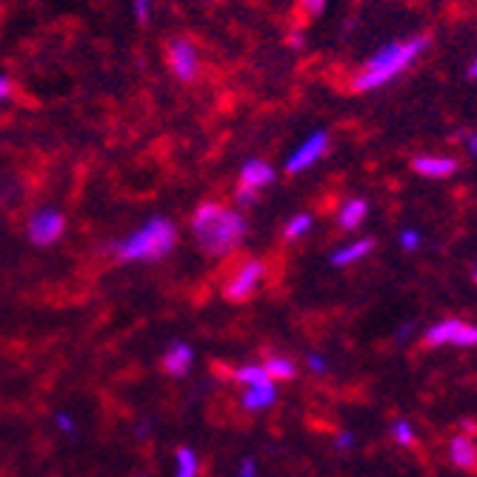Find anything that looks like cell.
Returning a JSON list of instances; mask_svg holds the SVG:
<instances>
[{
    "instance_id": "20",
    "label": "cell",
    "mask_w": 477,
    "mask_h": 477,
    "mask_svg": "<svg viewBox=\"0 0 477 477\" xmlns=\"http://www.w3.org/2000/svg\"><path fill=\"white\" fill-rule=\"evenodd\" d=\"M389 432L394 437V443H401V446H412L414 443V426L409 421H394Z\"/></svg>"
},
{
    "instance_id": "32",
    "label": "cell",
    "mask_w": 477,
    "mask_h": 477,
    "mask_svg": "<svg viewBox=\"0 0 477 477\" xmlns=\"http://www.w3.org/2000/svg\"><path fill=\"white\" fill-rule=\"evenodd\" d=\"M409 332H412V326H401V329H397V341H406Z\"/></svg>"
},
{
    "instance_id": "3",
    "label": "cell",
    "mask_w": 477,
    "mask_h": 477,
    "mask_svg": "<svg viewBox=\"0 0 477 477\" xmlns=\"http://www.w3.org/2000/svg\"><path fill=\"white\" fill-rule=\"evenodd\" d=\"M177 246V229L166 217H152L141 229L126 234L124 241H117L112 252L126 263H149L169 257Z\"/></svg>"
},
{
    "instance_id": "17",
    "label": "cell",
    "mask_w": 477,
    "mask_h": 477,
    "mask_svg": "<svg viewBox=\"0 0 477 477\" xmlns=\"http://www.w3.org/2000/svg\"><path fill=\"white\" fill-rule=\"evenodd\" d=\"M234 381L241 383L243 389L246 386H257V383H266V381H272V377L266 374V369L261 366V363H246V366H241L234 372Z\"/></svg>"
},
{
    "instance_id": "14",
    "label": "cell",
    "mask_w": 477,
    "mask_h": 477,
    "mask_svg": "<svg viewBox=\"0 0 477 477\" xmlns=\"http://www.w3.org/2000/svg\"><path fill=\"white\" fill-rule=\"evenodd\" d=\"M449 457L457 469H474L477 466V443L466 434H454L449 441Z\"/></svg>"
},
{
    "instance_id": "28",
    "label": "cell",
    "mask_w": 477,
    "mask_h": 477,
    "mask_svg": "<svg viewBox=\"0 0 477 477\" xmlns=\"http://www.w3.org/2000/svg\"><path fill=\"white\" fill-rule=\"evenodd\" d=\"M237 477H257V466L252 457H246V461L241 463V472H237Z\"/></svg>"
},
{
    "instance_id": "29",
    "label": "cell",
    "mask_w": 477,
    "mask_h": 477,
    "mask_svg": "<svg viewBox=\"0 0 477 477\" xmlns=\"http://www.w3.org/2000/svg\"><path fill=\"white\" fill-rule=\"evenodd\" d=\"M463 144H466V152H469L472 157H477V132H469V134L463 137Z\"/></svg>"
},
{
    "instance_id": "15",
    "label": "cell",
    "mask_w": 477,
    "mask_h": 477,
    "mask_svg": "<svg viewBox=\"0 0 477 477\" xmlns=\"http://www.w3.org/2000/svg\"><path fill=\"white\" fill-rule=\"evenodd\" d=\"M192 361H194V352L189 343H172L164 354V369L172 377H184L192 369Z\"/></svg>"
},
{
    "instance_id": "9",
    "label": "cell",
    "mask_w": 477,
    "mask_h": 477,
    "mask_svg": "<svg viewBox=\"0 0 477 477\" xmlns=\"http://www.w3.org/2000/svg\"><path fill=\"white\" fill-rule=\"evenodd\" d=\"M412 169L423 177H434V181H443L457 172V161L449 154H421L412 161Z\"/></svg>"
},
{
    "instance_id": "6",
    "label": "cell",
    "mask_w": 477,
    "mask_h": 477,
    "mask_svg": "<svg viewBox=\"0 0 477 477\" xmlns=\"http://www.w3.org/2000/svg\"><path fill=\"white\" fill-rule=\"evenodd\" d=\"M64 229H66V217L57 209H37L26 224V234L35 246H52L57 237L64 234Z\"/></svg>"
},
{
    "instance_id": "13",
    "label": "cell",
    "mask_w": 477,
    "mask_h": 477,
    "mask_svg": "<svg viewBox=\"0 0 477 477\" xmlns=\"http://www.w3.org/2000/svg\"><path fill=\"white\" fill-rule=\"evenodd\" d=\"M366 217H369V204L363 201V197H349V201L341 206V212H337V226H341L343 232H354V229H361Z\"/></svg>"
},
{
    "instance_id": "33",
    "label": "cell",
    "mask_w": 477,
    "mask_h": 477,
    "mask_svg": "<svg viewBox=\"0 0 477 477\" xmlns=\"http://www.w3.org/2000/svg\"><path fill=\"white\" fill-rule=\"evenodd\" d=\"M134 432H137V437H146V432H149V423H141V426H134Z\"/></svg>"
},
{
    "instance_id": "24",
    "label": "cell",
    "mask_w": 477,
    "mask_h": 477,
    "mask_svg": "<svg viewBox=\"0 0 477 477\" xmlns=\"http://www.w3.org/2000/svg\"><path fill=\"white\" fill-rule=\"evenodd\" d=\"M306 366L312 369V372H317V374H323L329 366H326V357L323 354H317V352H312V354H306Z\"/></svg>"
},
{
    "instance_id": "1",
    "label": "cell",
    "mask_w": 477,
    "mask_h": 477,
    "mask_svg": "<svg viewBox=\"0 0 477 477\" xmlns=\"http://www.w3.org/2000/svg\"><path fill=\"white\" fill-rule=\"evenodd\" d=\"M249 224L241 209L221 204H204L192 214V234L197 246L212 257H224L246 241Z\"/></svg>"
},
{
    "instance_id": "21",
    "label": "cell",
    "mask_w": 477,
    "mask_h": 477,
    "mask_svg": "<svg viewBox=\"0 0 477 477\" xmlns=\"http://www.w3.org/2000/svg\"><path fill=\"white\" fill-rule=\"evenodd\" d=\"M397 243H401L403 252H414V249H421L423 237H421V232H417V229H403L401 237H397Z\"/></svg>"
},
{
    "instance_id": "16",
    "label": "cell",
    "mask_w": 477,
    "mask_h": 477,
    "mask_svg": "<svg viewBox=\"0 0 477 477\" xmlns=\"http://www.w3.org/2000/svg\"><path fill=\"white\" fill-rule=\"evenodd\" d=\"M263 369L274 383L277 381H292V377L297 374V366L289 361V357H281V354H272L269 361L263 363Z\"/></svg>"
},
{
    "instance_id": "5",
    "label": "cell",
    "mask_w": 477,
    "mask_h": 477,
    "mask_svg": "<svg viewBox=\"0 0 477 477\" xmlns=\"http://www.w3.org/2000/svg\"><path fill=\"white\" fill-rule=\"evenodd\" d=\"M263 274H266V266L261 261H246L234 269V274L226 281L224 286V294L229 297V301L241 303L246 301V297H252L257 292V286L263 283Z\"/></svg>"
},
{
    "instance_id": "25",
    "label": "cell",
    "mask_w": 477,
    "mask_h": 477,
    "mask_svg": "<svg viewBox=\"0 0 477 477\" xmlns=\"http://www.w3.org/2000/svg\"><path fill=\"white\" fill-rule=\"evenodd\" d=\"M132 6H134V17L141 24L149 21V9H152V0H132Z\"/></svg>"
},
{
    "instance_id": "23",
    "label": "cell",
    "mask_w": 477,
    "mask_h": 477,
    "mask_svg": "<svg viewBox=\"0 0 477 477\" xmlns=\"http://www.w3.org/2000/svg\"><path fill=\"white\" fill-rule=\"evenodd\" d=\"M55 426L61 429L64 434H72V432H75V417H72L69 412H57V414H55Z\"/></svg>"
},
{
    "instance_id": "11",
    "label": "cell",
    "mask_w": 477,
    "mask_h": 477,
    "mask_svg": "<svg viewBox=\"0 0 477 477\" xmlns=\"http://www.w3.org/2000/svg\"><path fill=\"white\" fill-rule=\"evenodd\" d=\"M272 181H274V169H272L266 161H257V157L246 161L243 169H241V186H246V189L261 192V189H266Z\"/></svg>"
},
{
    "instance_id": "10",
    "label": "cell",
    "mask_w": 477,
    "mask_h": 477,
    "mask_svg": "<svg viewBox=\"0 0 477 477\" xmlns=\"http://www.w3.org/2000/svg\"><path fill=\"white\" fill-rule=\"evenodd\" d=\"M274 401H277V386H274V381H266V383H257V386H246L243 397H241V406L246 412H263Z\"/></svg>"
},
{
    "instance_id": "31",
    "label": "cell",
    "mask_w": 477,
    "mask_h": 477,
    "mask_svg": "<svg viewBox=\"0 0 477 477\" xmlns=\"http://www.w3.org/2000/svg\"><path fill=\"white\" fill-rule=\"evenodd\" d=\"M289 44H292L294 49H301V44H303V35H292V37H289Z\"/></svg>"
},
{
    "instance_id": "7",
    "label": "cell",
    "mask_w": 477,
    "mask_h": 477,
    "mask_svg": "<svg viewBox=\"0 0 477 477\" xmlns=\"http://www.w3.org/2000/svg\"><path fill=\"white\" fill-rule=\"evenodd\" d=\"M326 152H329V134H326L323 129H317V132H312V134L306 137V141L289 154L286 172H289V174H301V172L312 169L317 161H323Z\"/></svg>"
},
{
    "instance_id": "2",
    "label": "cell",
    "mask_w": 477,
    "mask_h": 477,
    "mask_svg": "<svg viewBox=\"0 0 477 477\" xmlns=\"http://www.w3.org/2000/svg\"><path fill=\"white\" fill-rule=\"evenodd\" d=\"M426 49H429L426 35H414V37H406V41L381 46L363 64V69L352 77V92H374L392 84L394 77H401Z\"/></svg>"
},
{
    "instance_id": "18",
    "label": "cell",
    "mask_w": 477,
    "mask_h": 477,
    "mask_svg": "<svg viewBox=\"0 0 477 477\" xmlns=\"http://www.w3.org/2000/svg\"><path fill=\"white\" fill-rule=\"evenodd\" d=\"M197 454L192 449H177L174 454V477H197Z\"/></svg>"
},
{
    "instance_id": "8",
    "label": "cell",
    "mask_w": 477,
    "mask_h": 477,
    "mask_svg": "<svg viewBox=\"0 0 477 477\" xmlns=\"http://www.w3.org/2000/svg\"><path fill=\"white\" fill-rule=\"evenodd\" d=\"M169 66L174 72L177 81H194L197 72H201V57H197V49L184 41V37H177V41L169 44Z\"/></svg>"
},
{
    "instance_id": "26",
    "label": "cell",
    "mask_w": 477,
    "mask_h": 477,
    "mask_svg": "<svg viewBox=\"0 0 477 477\" xmlns=\"http://www.w3.org/2000/svg\"><path fill=\"white\" fill-rule=\"evenodd\" d=\"M301 6H303L306 15L317 17V15H321V12L326 9V0H301Z\"/></svg>"
},
{
    "instance_id": "12",
    "label": "cell",
    "mask_w": 477,
    "mask_h": 477,
    "mask_svg": "<svg viewBox=\"0 0 477 477\" xmlns=\"http://www.w3.org/2000/svg\"><path fill=\"white\" fill-rule=\"evenodd\" d=\"M372 249H374L372 237H361V241H352V243H346V246H341V249H334L332 257H329V263L337 266V269H346V266H352V263H357V261H363V257H366Z\"/></svg>"
},
{
    "instance_id": "27",
    "label": "cell",
    "mask_w": 477,
    "mask_h": 477,
    "mask_svg": "<svg viewBox=\"0 0 477 477\" xmlns=\"http://www.w3.org/2000/svg\"><path fill=\"white\" fill-rule=\"evenodd\" d=\"M334 446L341 449V452H349V449H354V434L352 432H343V434H337V441H334Z\"/></svg>"
},
{
    "instance_id": "30",
    "label": "cell",
    "mask_w": 477,
    "mask_h": 477,
    "mask_svg": "<svg viewBox=\"0 0 477 477\" xmlns=\"http://www.w3.org/2000/svg\"><path fill=\"white\" fill-rule=\"evenodd\" d=\"M9 94H12V84H9V77H0V101H6Z\"/></svg>"
},
{
    "instance_id": "19",
    "label": "cell",
    "mask_w": 477,
    "mask_h": 477,
    "mask_svg": "<svg viewBox=\"0 0 477 477\" xmlns=\"http://www.w3.org/2000/svg\"><path fill=\"white\" fill-rule=\"evenodd\" d=\"M314 226V217L309 212H301V214H294L292 221L286 224L283 234H286V241H297V237H303L309 234V229Z\"/></svg>"
},
{
    "instance_id": "4",
    "label": "cell",
    "mask_w": 477,
    "mask_h": 477,
    "mask_svg": "<svg viewBox=\"0 0 477 477\" xmlns=\"http://www.w3.org/2000/svg\"><path fill=\"white\" fill-rule=\"evenodd\" d=\"M423 343L426 346H477V326L449 317V321H441L426 329Z\"/></svg>"
},
{
    "instance_id": "34",
    "label": "cell",
    "mask_w": 477,
    "mask_h": 477,
    "mask_svg": "<svg viewBox=\"0 0 477 477\" xmlns=\"http://www.w3.org/2000/svg\"><path fill=\"white\" fill-rule=\"evenodd\" d=\"M469 77H472V81H477V57H474L472 66H469Z\"/></svg>"
},
{
    "instance_id": "22",
    "label": "cell",
    "mask_w": 477,
    "mask_h": 477,
    "mask_svg": "<svg viewBox=\"0 0 477 477\" xmlns=\"http://www.w3.org/2000/svg\"><path fill=\"white\" fill-rule=\"evenodd\" d=\"M234 204H237V206H252V204H257V192L237 184V189H234Z\"/></svg>"
},
{
    "instance_id": "35",
    "label": "cell",
    "mask_w": 477,
    "mask_h": 477,
    "mask_svg": "<svg viewBox=\"0 0 477 477\" xmlns=\"http://www.w3.org/2000/svg\"><path fill=\"white\" fill-rule=\"evenodd\" d=\"M474 283H477V269H474Z\"/></svg>"
}]
</instances>
